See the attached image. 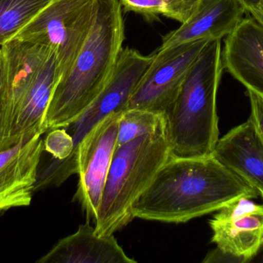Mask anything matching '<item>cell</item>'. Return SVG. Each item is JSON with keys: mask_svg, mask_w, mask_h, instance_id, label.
Instances as JSON below:
<instances>
[{"mask_svg": "<svg viewBox=\"0 0 263 263\" xmlns=\"http://www.w3.org/2000/svg\"><path fill=\"white\" fill-rule=\"evenodd\" d=\"M168 9V18L181 24L186 22L197 9L200 0H160Z\"/></svg>", "mask_w": 263, "mask_h": 263, "instance_id": "cell-20", "label": "cell"}, {"mask_svg": "<svg viewBox=\"0 0 263 263\" xmlns=\"http://www.w3.org/2000/svg\"><path fill=\"white\" fill-rule=\"evenodd\" d=\"M223 71L221 40H210L190 66L176 100L165 113L171 156L213 154L219 139L216 97Z\"/></svg>", "mask_w": 263, "mask_h": 263, "instance_id": "cell-3", "label": "cell"}, {"mask_svg": "<svg viewBox=\"0 0 263 263\" xmlns=\"http://www.w3.org/2000/svg\"><path fill=\"white\" fill-rule=\"evenodd\" d=\"M171 156L166 122L116 150L95 220L98 236H110L134 219L132 206Z\"/></svg>", "mask_w": 263, "mask_h": 263, "instance_id": "cell-4", "label": "cell"}, {"mask_svg": "<svg viewBox=\"0 0 263 263\" xmlns=\"http://www.w3.org/2000/svg\"><path fill=\"white\" fill-rule=\"evenodd\" d=\"M52 0H0V46L13 39Z\"/></svg>", "mask_w": 263, "mask_h": 263, "instance_id": "cell-16", "label": "cell"}, {"mask_svg": "<svg viewBox=\"0 0 263 263\" xmlns=\"http://www.w3.org/2000/svg\"><path fill=\"white\" fill-rule=\"evenodd\" d=\"M122 112L112 113L97 123L79 144L74 154L80 180L73 200L81 205L87 222L97 219L116 151Z\"/></svg>", "mask_w": 263, "mask_h": 263, "instance_id": "cell-8", "label": "cell"}, {"mask_svg": "<svg viewBox=\"0 0 263 263\" xmlns=\"http://www.w3.org/2000/svg\"><path fill=\"white\" fill-rule=\"evenodd\" d=\"M125 12H133L153 20L160 15L168 18V9L160 0H119Z\"/></svg>", "mask_w": 263, "mask_h": 263, "instance_id": "cell-19", "label": "cell"}, {"mask_svg": "<svg viewBox=\"0 0 263 263\" xmlns=\"http://www.w3.org/2000/svg\"><path fill=\"white\" fill-rule=\"evenodd\" d=\"M259 191L213 154L170 156L148 188L132 206L134 218L165 223H183L217 212Z\"/></svg>", "mask_w": 263, "mask_h": 263, "instance_id": "cell-1", "label": "cell"}, {"mask_svg": "<svg viewBox=\"0 0 263 263\" xmlns=\"http://www.w3.org/2000/svg\"><path fill=\"white\" fill-rule=\"evenodd\" d=\"M46 133L47 135L43 140L44 151L58 160H64L72 155L73 139L64 128H55Z\"/></svg>", "mask_w": 263, "mask_h": 263, "instance_id": "cell-18", "label": "cell"}, {"mask_svg": "<svg viewBox=\"0 0 263 263\" xmlns=\"http://www.w3.org/2000/svg\"><path fill=\"white\" fill-rule=\"evenodd\" d=\"M165 122V114L145 110H125L119 122L116 150L137 137L154 133Z\"/></svg>", "mask_w": 263, "mask_h": 263, "instance_id": "cell-17", "label": "cell"}, {"mask_svg": "<svg viewBox=\"0 0 263 263\" xmlns=\"http://www.w3.org/2000/svg\"><path fill=\"white\" fill-rule=\"evenodd\" d=\"M247 11L237 0H200L195 13L175 30L162 37L157 49L200 40H221L243 20Z\"/></svg>", "mask_w": 263, "mask_h": 263, "instance_id": "cell-13", "label": "cell"}, {"mask_svg": "<svg viewBox=\"0 0 263 263\" xmlns=\"http://www.w3.org/2000/svg\"><path fill=\"white\" fill-rule=\"evenodd\" d=\"M60 79L53 50L33 81L9 102L5 117L3 151L44 134L46 111Z\"/></svg>", "mask_w": 263, "mask_h": 263, "instance_id": "cell-9", "label": "cell"}, {"mask_svg": "<svg viewBox=\"0 0 263 263\" xmlns=\"http://www.w3.org/2000/svg\"><path fill=\"white\" fill-rule=\"evenodd\" d=\"M40 263H136L119 245L114 235L98 236L86 222L77 233L61 239Z\"/></svg>", "mask_w": 263, "mask_h": 263, "instance_id": "cell-15", "label": "cell"}, {"mask_svg": "<svg viewBox=\"0 0 263 263\" xmlns=\"http://www.w3.org/2000/svg\"><path fill=\"white\" fill-rule=\"evenodd\" d=\"M125 40L119 0H97L90 32L66 74L55 86L43 124L45 133L75 121L109 81Z\"/></svg>", "mask_w": 263, "mask_h": 263, "instance_id": "cell-2", "label": "cell"}, {"mask_svg": "<svg viewBox=\"0 0 263 263\" xmlns=\"http://www.w3.org/2000/svg\"><path fill=\"white\" fill-rule=\"evenodd\" d=\"M222 61L224 71L263 97V27L253 17L243 19L226 37Z\"/></svg>", "mask_w": 263, "mask_h": 263, "instance_id": "cell-12", "label": "cell"}, {"mask_svg": "<svg viewBox=\"0 0 263 263\" xmlns=\"http://www.w3.org/2000/svg\"><path fill=\"white\" fill-rule=\"evenodd\" d=\"M210 219L214 253L240 262L251 260L263 247V205L242 197L227 204Z\"/></svg>", "mask_w": 263, "mask_h": 263, "instance_id": "cell-10", "label": "cell"}, {"mask_svg": "<svg viewBox=\"0 0 263 263\" xmlns=\"http://www.w3.org/2000/svg\"><path fill=\"white\" fill-rule=\"evenodd\" d=\"M153 59V54L145 56L132 48L122 49L106 86L75 121L64 128L73 139L74 152L69 159L58 161L59 169L63 176L68 179L78 174L73 157L79 144L106 116L126 110L133 91Z\"/></svg>", "mask_w": 263, "mask_h": 263, "instance_id": "cell-6", "label": "cell"}, {"mask_svg": "<svg viewBox=\"0 0 263 263\" xmlns=\"http://www.w3.org/2000/svg\"><path fill=\"white\" fill-rule=\"evenodd\" d=\"M8 97H9V86H8L6 58H5L3 49L0 47V152L3 151V142H4V123L8 104Z\"/></svg>", "mask_w": 263, "mask_h": 263, "instance_id": "cell-21", "label": "cell"}, {"mask_svg": "<svg viewBox=\"0 0 263 263\" xmlns=\"http://www.w3.org/2000/svg\"><path fill=\"white\" fill-rule=\"evenodd\" d=\"M212 154L263 194V137L250 117L219 139Z\"/></svg>", "mask_w": 263, "mask_h": 263, "instance_id": "cell-14", "label": "cell"}, {"mask_svg": "<svg viewBox=\"0 0 263 263\" xmlns=\"http://www.w3.org/2000/svg\"><path fill=\"white\" fill-rule=\"evenodd\" d=\"M43 151L40 134L0 152V212L30 205Z\"/></svg>", "mask_w": 263, "mask_h": 263, "instance_id": "cell-11", "label": "cell"}, {"mask_svg": "<svg viewBox=\"0 0 263 263\" xmlns=\"http://www.w3.org/2000/svg\"><path fill=\"white\" fill-rule=\"evenodd\" d=\"M209 41L200 40L156 49L126 109L165 114L176 100L190 66Z\"/></svg>", "mask_w": 263, "mask_h": 263, "instance_id": "cell-7", "label": "cell"}, {"mask_svg": "<svg viewBox=\"0 0 263 263\" xmlns=\"http://www.w3.org/2000/svg\"><path fill=\"white\" fill-rule=\"evenodd\" d=\"M250 14L263 27V0L258 7L252 11Z\"/></svg>", "mask_w": 263, "mask_h": 263, "instance_id": "cell-24", "label": "cell"}, {"mask_svg": "<svg viewBox=\"0 0 263 263\" xmlns=\"http://www.w3.org/2000/svg\"><path fill=\"white\" fill-rule=\"evenodd\" d=\"M247 11V13H250L252 11L258 7L262 0H237Z\"/></svg>", "mask_w": 263, "mask_h": 263, "instance_id": "cell-23", "label": "cell"}, {"mask_svg": "<svg viewBox=\"0 0 263 263\" xmlns=\"http://www.w3.org/2000/svg\"><path fill=\"white\" fill-rule=\"evenodd\" d=\"M247 94L250 99L251 108L250 117L263 137V97L249 90H247Z\"/></svg>", "mask_w": 263, "mask_h": 263, "instance_id": "cell-22", "label": "cell"}, {"mask_svg": "<svg viewBox=\"0 0 263 263\" xmlns=\"http://www.w3.org/2000/svg\"><path fill=\"white\" fill-rule=\"evenodd\" d=\"M96 6L97 0H52L15 37L53 49L61 77L73 64L90 32Z\"/></svg>", "mask_w": 263, "mask_h": 263, "instance_id": "cell-5", "label": "cell"}, {"mask_svg": "<svg viewBox=\"0 0 263 263\" xmlns=\"http://www.w3.org/2000/svg\"><path fill=\"white\" fill-rule=\"evenodd\" d=\"M260 196H262V198L263 199V194H261Z\"/></svg>", "mask_w": 263, "mask_h": 263, "instance_id": "cell-25", "label": "cell"}]
</instances>
